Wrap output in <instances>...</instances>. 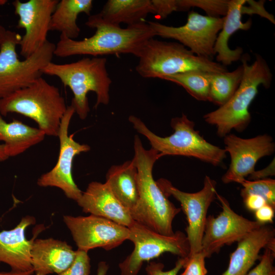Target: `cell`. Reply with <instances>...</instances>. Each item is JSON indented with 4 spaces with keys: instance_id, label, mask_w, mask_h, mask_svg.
<instances>
[{
    "instance_id": "d6a6232c",
    "label": "cell",
    "mask_w": 275,
    "mask_h": 275,
    "mask_svg": "<svg viewBox=\"0 0 275 275\" xmlns=\"http://www.w3.org/2000/svg\"><path fill=\"white\" fill-rule=\"evenodd\" d=\"M186 261V258H179L175 266L168 271L163 270L164 265L162 263L152 261L147 265L145 270L148 275H177Z\"/></svg>"
},
{
    "instance_id": "5bb4252c",
    "label": "cell",
    "mask_w": 275,
    "mask_h": 275,
    "mask_svg": "<svg viewBox=\"0 0 275 275\" xmlns=\"http://www.w3.org/2000/svg\"><path fill=\"white\" fill-rule=\"evenodd\" d=\"M216 197L221 204L222 211L216 217L212 215L207 217L201 250L206 258L218 252L225 245L238 242L263 225L235 212L226 198L217 193Z\"/></svg>"
},
{
    "instance_id": "277c9868",
    "label": "cell",
    "mask_w": 275,
    "mask_h": 275,
    "mask_svg": "<svg viewBox=\"0 0 275 275\" xmlns=\"http://www.w3.org/2000/svg\"><path fill=\"white\" fill-rule=\"evenodd\" d=\"M249 57L247 54L241 57L243 77L231 99L203 116L206 123L216 127L220 138H224L233 129L241 132L248 127L251 120L249 107L258 93L259 86L268 88L270 86L272 74L265 59L256 54L255 61L250 64Z\"/></svg>"
},
{
    "instance_id": "7a4b0ae2",
    "label": "cell",
    "mask_w": 275,
    "mask_h": 275,
    "mask_svg": "<svg viewBox=\"0 0 275 275\" xmlns=\"http://www.w3.org/2000/svg\"><path fill=\"white\" fill-rule=\"evenodd\" d=\"M133 159L138 170L139 200L130 212L133 219L152 230L170 236L174 234L172 223L181 208L176 207L154 180L152 171L155 162L162 157L158 151L144 148L139 136L133 141Z\"/></svg>"
},
{
    "instance_id": "6da1fadb",
    "label": "cell",
    "mask_w": 275,
    "mask_h": 275,
    "mask_svg": "<svg viewBox=\"0 0 275 275\" xmlns=\"http://www.w3.org/2000/svg\"><path fill=\"white\" fill-rule=\"evenodd\" d=\"M86 25L95 29L89 38L76 40L61 34L56 44L54 56L66 58L73 56H100L131 54L137 57L146 42L155 33L146 21L122 28L104 21L99 13L91 15Z\"/></svg>"
},
{
    "instance_id": "d6986e66",
    "label": "cell",
    "mask_w": 275,
    "mask_h": 275,
    "mask_svg": "<svg viewBox=\"0 0 275 275\" xmlns=\"http://www.w3.org/2000/svg\"><path fill=\"white\" fill-rule=\"evenodd\" d=\"M35 222L34 217L27 215L14 228L0 232V262L9 265L12 270H33L31 251L36 235L29 240L25 237V231Z\"/></svg>"
},
{
    "instance_id": "d590c367",
    "label": "cell",
    "mask_w": 275,
    "mask_h": 275,
    "mask_svg": "<svg viewBox=\"0 0 275 275\" xmlns=\"http://www.w3.org/2000/svg\"><path fill=\"white\" fill-rule=\"evenodd\" d=\"M274 211L275 208L271 206L264 205L254 212L256 221L263 225L267 223H272Z\"/></svg>"
},
{
    "instance_id": "f35d334b",
    "label": "cell",
    "mask_w": 275,
    "mask_h": 275,
    "mask_svg": "<svg viewBox=\"0 0 275 275\" xmlns=\"http://www.w3.org/2000/svg\"><path fill=\"white\" fill-rule=\"evenodd\" d=\"M108 270V264L104 261H101L98 265L96 275H106Z\"/></svg>"
},
{
    "instance_id": "484cf974",
    "label": "cell",
    "mask_w": 275,
    "mask_h": 275,
    "mask_svg": "<svg viewBox=\"0 0 275 275\" xmlns=\"http://www.w3.org/2000/svg\"><path fill=\"white\" fill-rule=\"evenodd\" d=\"M243 74L242 65L231 72L210 73L208 101L219 106L226 104L238 88Z\"/></svg>"
},
{
    "instance_id": "b9f144b4",
    "label": "cell",
    "mask_w": 275,
    "mask_h": 275,
    "mask_svg": "<svg viewBox=\"0 0 275 275\" xmlns=\"http://www.w3.org/2000/svg\"><path fill=\"white\" fill-rule=\"evenodd\" d=\"M7 32V30L0 24V45L5 39Z\"/></svg>"
},
{
    "instance_id": "e575fe53",
    "label": "cell",
    "mask_w": 275,
    "mask_h": 275,
    "mask_svg": "<svg viewBox=\"0 0 275 275\" xmlns=\"http://www.w3.org/2000/svg\"><path fill=\"white\" fill-rule=\"evenodd\" d=\"M264 1H260L255 2L254 1H246L249 5V7L242 6L241 9V13L246 14H256L261 17H265L268 19L271 22L275 23L274 18L273 16L268 13L265 10L264 7Z\"/></svg>"
},
{
    "instance_id": "7c38bea8",
    "label": "cell",
    "mask_w": 275,
    "mask_h": 275,
    "mask_svg": "<svg viewBox=\"0 0 275 275\" xmlns=\"http://www.w3.org/2000/svg\"><path fill=\"white\" fill-rule=\"evenodd\" d=\"M75 113L73 107L67 106L60 124L58 136L60 151L57 162L48 172L42 174L37 180L41 187H56L60 188L69 199L77 201L82 192L75 184L72 176V166L74 157L82 152H88L90 147L81 144L73 139V134L69 135V127Z\"/></svg>"
},
{
    "instance_id": "44dd1931",
    "label": "cell",
    "mask_w": 275,
    "mask_h": 275,
    "mask_svg": "<svg viewBox=\"0 0 275 275\" xmlns=\"http://www.w3.org/2000/svg\"><path fill=\"white\" fill-rule=\"evenodd\" d=\"M245 0H229L226 15L224 17L222 28L217 36L214 50L216 60L223 66H227L241 58L243 49L238 47L231 49L228 46L230 37L238 30H249L252 24L251 19L243 22L241 20V9Z\"/></svg>"
},
{
    "instance_id": "5b68a950",
    "label": "cell",
    "mask_w": 275,
    "mask_h": 275,
    "mask_svg": "<svg viewBox=\"0 0 275 275\" xmlns=\"http://www.w3.org/2000/svg\"><path fill=\"white\" fill-rule=\"evenodd\" d=\"M67 106L59 89L42 76L29 86L0 99L4 117L17 113L34 120L48 136H58Z\"/></svg>"
},
{
    "instance_id": "7bdbcfd3",
    "label": "cell",
    "mask_w": 275,
    "mask_h": 275,
    "mask_svg": "<svg viewBox=\"0 0 275 275\" xmlns=\"http://www.w3.org/2000/svg\"><path fill=\"white\" fill-rule=\"evenodd\" d=\"M7 2V0H0V6H2L6 4Z\"/></svg>"
},
{
    "instance_id": "603a6c76",
    "label": "cell",
    "mask_w": 275,
    "mask_h": 275,
    "mask_svg": "<svg viewBox=\"0 0 275 275\" xmlns=\"http://www.w3.org/2000/svg\"><path fill=\"white\" fill-rule=\"evenodd\" d=\"M45 136V133L38 128L17 120L7 122L0 114V141L4 142L5 152L9 158L23 153L42 142Z\"/></svg>"
},
{
    "instance_id": "3957f363",
    "label": "cell",
    "mask_w": 275,
    "mask_h": 275,
    "mask_svg": "<svg viewBox=\"0 0 275 275\" xmlns=\"http://www.w3.org/2000/svg\"><path fill=\"white\" fill-rule=\"evenodd\" d=\"M106 59L103 57H84L76 62L57 64L49 63L42 69V74L59 78L73 94L71 105L81 120L90 112L87 95L93 92L96 95L95 108L109 102L112 79L106 69Z\"/></svg>"
},
{
    "instance_id": "ffe728a7",
    "label": "cell",
    "mask_w": 275,
    "mask_h": 275,
    "mask_svg": "<svg viewBox=\"0 0 275 275\" xmlns=\"http://www.w3.org/2000/svg\"><path fill=\"white\" fill-rule=\"evenodd\" d=\"M31 255L36 275L59 274L73 262L76 251L65 241L51 238L37 239L33 242Z\"/></svg>"
},
{
    "instance_id": "d4e9b609",
    "label": "cell",
    "mask_w": 275,
    "mask_h": 275,
    "mask_svg": "<svg viewBox=\"0 0 275 275\" xmlns=\"http://www.w3.org/2000/svg\"><path fill=\"white\" fill-rule=\"evenodd\" d=\"M93 4L92 0L59 1L51 17L49 31H57L75 39L80 32L77 24L78 16L82 13L91 15Z\"/></svg>"
},
{
    "instance_id": "52a82bcc",
    "label": "cell",
    "mask_w": 275,
    "mask_h": 275,
    "mask_svg": "<svg viewBox=\"0 0 275 275\" xmlns=\"http://www.w3.org/2000/svg\"><path fill=\"white\" fill-rule=\"evenodd\" d=\"M135 69L144 78L161 79L190 70L208 72H226L222 64L199 57L179 42H166L152 38L144 44L138 57Z\"/></svg>"
},
{
    "instance_id": "e0dca14e",
    "label": "cell",
    "mask_w": 275,
    "mask_h": 275,
    "mask_svg": "<svg viewBox=\"0 0 275 275\" xmlns=\"http://www.w3.org/2000/svg\"><path fill=\"white\" fill-rule=\"evenodd\" d=\"M83 212L129 228L134 222L129 210L115 197L107 184L90 182L76 201Z\"/></svg>"
},
{
    "instance_id": "4dcf8cb0",
    "label": "cell",
    "mask_w": 275,
    "mask_h": 275,
    "mask_svg": "<svg viewBox=\"0 0 275 275\" xmlns=\"http://www.w3.org/2000/svg\"><path fill=\"white\" fill-rule=\"evenodd\" d=\"M204 253L200 251L186 257L183 266L184 271L180 275H206L207 270L205 267Z\"/></svg>"
},
{
    "instance_id": "f546056e",
    "label": "cell",
    "mask_w": 275,
    "mask_h": 275,
    "mask_svg": "<svg viewBox=\"0 0 275 275\" xmlns=\"http://www.w3.org/2000/svg\"><path fill=\"white\" fill-rule=\"evenodd\" d=\"M90 267V259L88 252L77 250L72 264L58 275H89Z\"/></svg>"
},
{
    "instance_id": "4316f807",
    "label": "cell",
    "mask_w": 275,
    "mask_h": 275,
    "mask_svg": "<svg viewBox=\"0 0 275 275\" xmlns=\"http://www.w3.org/2000/svg\"><path fill=\"white\" fill-rule=\"evenodd\" d=\"M210 73L190 70L165 76L162 79L181 86L197 100L208 101Z\"/></svg>"
},
{
    "instance_id": "1f68e13d",
    "label": "cell",
    "mask_w": 275,
    "mask_h": 275,
    "mask_svg": "<svg viewBox=\"0 0 275 275\" xmlns=\"http://www.w3.org/2000/svg\"><path fill=\"white\" fill-rule=\"evenodd\" d=\"M274 256V252L268 248H265L258 264L246 275H275Z\"/></svg>"
},
{
    "instance_id": "9a60e30c",
    "label": "cell",
    "mask_w": 275,
    "mask_h": 275,
    "mask_svg": "<svg viewBox=\"0 0 275 275\" xmlns=\"http://www.w3.org/2000/svg\"><path fill=\"white\" fill-rule=\"evenodd\" d=\"M59 0H29L12 2L14 13L19 19L16 25L23 29L19 46L24 59L41 48L48 40L51 17Z\"/></svg>"
},
{
    "instance_id": "cb8c5ba5",
    "label": "cell",
    "mask_w": 275,
    "mask_h": 275,
    "mask_svg": "<svg viewBox=\"0 0 275 275\" xmlns=\"http://www.w3.org/2000/svg\"><path fill=\"white\" fill-rule=\"evenodd\" d=\"M153 12L151 0H108L98 13L107 23L129 26L145 21Z\"/></svg>"
},
{
    "instance_id": "ab89813d",
    "label": "cell",
    "mask_w": 275,
    "mask_h": 275,
    "mask_svg": "<svg viewBox=\"0 0 275 275\" xmlns=\"http://www.w3.org/2000/svg\"><path fill=\"white\" fill-rule=\"evenodd\" d=\"M34 273L33 270L28 271H16L11 270L9 272H0V275H32Z\"/></svg>"
},
{
    "instance_id": "8992f818",
    "label": "cell",
    "mask_w": 275,
    "mask_h": 275,
    "mask_svg": "<svg viewBox=\"0 0 275 275\" xmlns=\"http://www.w3.org/2000/svg\"><path fill=\"white\" fill-rule=\"evenodd\" d=\"M129 121L133 128L146 137L151 148L162 156L179 155L197 158L214 166H221L227 157L224 149L213 145L195 129V123L184 114L171 121L174 132L161 137L152 132L139 118L130 116Z\"/></svg>"
},
{
    "instance_id": "8fae6325",
    "label": "cell",
    "mask_w": 275,
    "mask_h": 275,
    "mask_svg": "<svg viewBox=\"0 0 275 275\" xmlns=\"http://www.w3.org/2000/svg\"><path fill=\"white\" fill-rule=\"evenodd\" d=\"M156 183L167 197L171 196L180 203L186 216V235L190 247L188 256L200 251L208 209L216 197V182L206 176L203 188L194 193L180 190L166 179L160 178Z\"/></svg>"
},
{
    "instance_id": "7402d4cb",
    "label": "cell",
    "mask_w": 275,
    "mask_h": 275,
    "mask_svg": "<svg viewBox=\"0 0 275 275\" xmlns=\"http://www.w3.org/2000/svg\"><path fill=\"white\" fill-rule=\"evenodd\" d=\"M105 182L115 197L130 212L139 200L138 173L134 160L112 166L106 173Z\"/></svg>"
},
{
    "instance_id": "9c48e42d",
    "label": "cell",
    "mask_w": 275,
    "mask_h": 275,
    "mask_svg": "<svg viewBox=\"0 0 275 275\" xmlns=\"http://www.w3.org/2000/svg\"><path fill=\"white\" fill-rule=\"evenodd\" d=\"M128 228V240L134 244V248L119 264L121 275H138L145 262L159 257L164 253L183 258L189 254L188 240L181 231H177L172 235H164L135 221Z\"/></svg>"
},
{
    "instance_id": "ba28073f",
    "label": "cell",
    "mask_w": 275,
    "mask_h": 275,
    "mask_svg": "<svg viewBox=\"0 0 275 275\" xmlns=\"http://www.w3.org/2000/svg\"><path fill=\"white\" fill-rule=\"evenodd\" d=\"M21 39L19 34L7 30L0 45V99L32 84L42 76V69L52 62L56 44L49 41L20 61L16 47Z\"/></svg>"
},
{
    "instance_id": "2e32d148",
    "label": "cell",
    "mask_w": 275,
    "mask_h": 275,
    "mask_svg": "<svg viewBox=\"0 0 275 275\" xmlns=\"http://www.w3.org/2000/svg\"><path fill=\"white\" fill-rule=\"evenodd\" d=\"M224 143L231 158L228 170L222 178L224 183L240 184L255 171L260 158L271 155L275 150L273 139L267 134L243 139L229 133L224 138Z\"/></svg>"
},
{
    "instance_id": "f1b7e54d",
    "label": "cell",
    "mask_w": 275,
    "mask_h": 275,
    "mask_svg": "<svg viewBox=\"0 0 275 275\" xmlns=\"http://www.w3.org/2000/svg\"><path fill=\"white\" fill-rule=\"evenodd\" d=\"M229 0H178V11H184L191 7L204 10L207 16L212 17L225 16L228 10Z\"/></svg>"
},
{
    "instance_id": "60d3db41",
    "label": "cell",
    "mask_w": 275,
    "mask_h": 275,
    "mask_svg": "<svg viewBox=\"0 0 275 275\" xmlns=\"http://www.w3.org/2000/svg\"><path fill=\"white\" fill-rule=\"evenodd\" d=\"M8 158L5 152L4 144H0V162L4 161Z\"/></svg>"
},
{
    "instance_id": "836d02e7",
    "label": "cell",
    "mask_w": 275,
    "mask_h": 275,
    "mask_svg": "<svg viewBox=\"0 0 275 275\" xmlns=\"http://www.w3.org/2000/svg\"><path fill=\"white\" fill-rule=\"evenodd\" d=\"M153 14L161 19L166 18L174 11H178V0H151Z\"/></svg>"
},
{
    "instance_id": "83f0119b",
    "label": "cell",
    "mask_w": 275,
    "mask_h": 275,
    "mask_svg": "<svg viewBox=\"0 0 275 275\" xmlns=\"http://www.w3.org/2000/svg\"><path fill=\"white\" fill-rule=\"evenodd\" d=\"M240 184L242 188L240 196L243 198L249 195H259L264 199L266 204L275 208V180L265 178L256 180L244 179Z\"/></svg>"
},
{
    "instance_id": "8d00e7d4",
    "label": "cell",
    "mask_w": 275,
    "mask_h": 275,
    "mask_svg": "<svg viewBox=\"0 0 275 275\" xmlns=\"http://www.w3.org/2000/svg\"><path fill=\"white\" fill-rule=\"evenodd\" d=\"M245 207L250 211L255 212L266 204L264 199L256 195H249L242 198Z\"/></svg>"
},
{
    "instance_id": "30bf717a",
    "label": "cell",
    "mask_w": 275,
    "mask_h": 275,
    "mask_svg": "<svg viewBox=\"0 0 275 275\" xmlns=\"http://www.w3.org/2000/svg\"><path fill=\"white\" fill-rule=\"evenodd\" d=\"M223 17H212L190 11L183 25L173 26L158 22L147 21L156 36L173 39L197 56L211 60L215 55L214 47L221 30Z\"/></svg>"
},
{
    "instance_id": "ac0fdd59",
    "label": "cell",
    "mask_w": 275,
    "mask_h": 275,
    "mask_svg": "<svg viewBox=\"0 0 275 275\" xmlns=\"http://www.w3.org/2000/svg\"><path fill=\"white\" fill-rule=\"evenodd\" d=\"M266 248L275 252V230L271 226L263 225L238 242L222 275H246L259 258L261 250Z\"/></svg>"
},
{
    "instance_id": "74e56055",
    "label": "cell",
    "mask_w": 275,
    "mask_h": 275,
    "mask_svg": "<svg viewBox=\"0 0 275 275\" xmlns=\"http://www.w3.org/2000/svg\"><path fill=\"white\" fill-rule=\"evenodd\" d=\"M274 175V158L265 169L257 171H255L250 176L252 180L267 178L268 176Z\"/></svg>"
},
{
    "instance_id": "4fadbf2b",
    "label": "cell",
    "mask_w": 275,
    "mask_h": 275,
    "mask_svg": "<svg viewBox=\"0 0 275 275\" xmlns=\"http://www.w3.org/2000/svg\"><path fill=\"white\" fill-rule=\"evenodd\" d=\"M63 221L80 251L97 248L109 251L129 238L128 227L98 216L64 215Z\"/></svg>"
}]
</instances>
